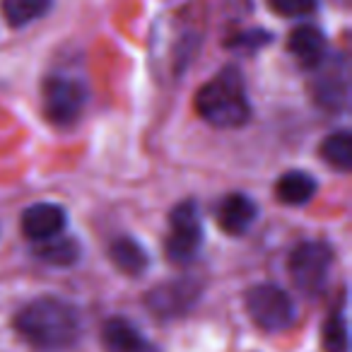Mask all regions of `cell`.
<instances>
[{
	"label": "cell",
	"instance_id": "cell-1",
	"mask_svg": "<svg viewBox=\"0 0 352 352\" xmlns=\"http://www.w3.org/2000/svg\"><path fill=\"white\" fill-rule=\"evenodd\" d=\"M15 331L41 350H63L80 338V314L60 297H36L17 311Z\"/></svg>",
	"mask_w": 352,
	"mask_h": 352
},
{
	"label": "cell",
	"instance_id": "cell-2",
	"mask_svg": "<svg viewBox=\"0 0 352 352\" xmlns=\"http://www.w3.org/2000/svg\"><path fill=\"white\" fill-rule=\"evenodd\" d=\"M196 111L215 128H239L249 121L251 104L241 73L236 68H222L196 92Z\"/></svg>",
	"mask_w": 352,
	"mask_h": 352
},
{
	"label": "cell",
	"instance_id": "cell-3",
	"mask_svg": "<svg viewBox=\"0 0 352 352\" xmlns=\"http://www.w3.org/2000/svg\"><path fill=\"white\" fill-rule=\"evenodd\" d=\"M333 265V249L326 241H302L292 249L287 261L289 278H292L294 287L299 292L309 294H321L328 285V275H331Z\"/></svg>",
	"mask_w": 352,
	"mask_h": 352
},
{
	"label": "cell",
	"instance_id": "cell-4",
	"mask_svg": "<svg viewBox=\"0 0 352 352\" xmlns=\"http://www.w3.org/2000/svg\"><path fill=\"white\" fill-rule=\"evenodd\" d=\"M203 244L201 210L196 201H184L169 215V236H166V258L176 265L191 263Z\"/></svg>",
	"mask_w": 352,
	"mask_h": 352
},
{
	"label": "cell",
	"instance_id": "cell-5",
	"mask_svg": "<svg viewBox=\"0 0 352 352\" xmlns=\"http://www.w3.org/2000/svg\"><path fill=\"white\" fill-rule=\"evenodd\" d=\"M244 302L251 321L263 331H287L297 321V307H294L292 297L275 285H256L246 292Z\"/></svg>",
	"mask_w": 352,
	"mask_h": 352
},
{
	"label": "cell",
	"instance_id": "cell-6",
	"mask_svg": "<svg viewBox=\"0 0 352 352\" xmlns=\"http://www.w3.org/2000/svg\"><path fill=\"white\" fill-rule=\"evenodd\" d=\"M309 92L316 107L333 113L342 111L350 99V63L345 56L323 58L318 65H314Z\"/></svg>",
	"mask_w": 352,
	"mask_h": 352
},
{
	"label": "cell",
	"instance_id": "cell-7",
	"mask_svg": "<svg viewBox=\"0 0 352 352\" xmlns=\"http://www.w3.org/2000/svg\"><path fill=\"white\" fill-rule=\"evenodd\" d=\"M44 116L54 126H70L80 118L87 104V89L80 80L68 75H49L41 85Z\"/></svg>",
	"mask_w": 352,
	"mask_h": 352
},
{
	"label": "cell",
	"instance_id": "cell-8",
	"mask_svg": "<svg viewBox=\"0 0 352 352\" xmlns=\"http://www.w3.org/2000/svg\"><path fill=\"white\" fill-rule=\"evenodd\" d=\"M198 297V285L193 280H174V283L160 285L147 294V307L155 316H179L184 314Z\"/></svg>",
	"mask_w": 352,
	"mask_h": 352
},
{
	"label": "cell",
	"instance_id": "cell-9",
	"mask_svg": "<svg viewBox=\"0 0 352 352\" xmlns=\"http://www.w3.org/2000/svg\"><path fill=\"white\" fill-rule=\"evenodd\" d=\"M20 227L27 239L41 244L65 230V210L56 203H34L22 212Z\"/></svg>",
	"mask_w": 352,
	"mask_h": 352
},
{
	"label": "cell",
	"instance_id": "cell-10",
	"mask_svg": "<svg viewBox=\"0 0 352 352\" xmlns=\"http://www.w3.org/2000/svg\"><path fill=\"white\" fill-rule=\"evenodd\" d=\"M102 345L107 352H157V347L128 318L113 316L102 328Z\"/></svg>",
	"mask_w": 352,
	"mask_h": 352
},
{
	"label": "cell",
	"instance_id": "cell-11",
	"mask_svg": "<svg viewBox=\"0 0 352 352\" xmlns=\"http://www.w3.org/2000/svg\"><path fill=\"white\" fill-rule=\"evenodd\" d=\"M256 217H258V208L244 193H230L217 208V222L232 236L246 234L256 222Z\"/></svg>",
	"mask_w": 352,
	"mask_h": 352
},
{
	"label": "cell",
	"instance_id": "cell-12",
	"mask_svg": "<svg viewBox=\"0 0 352 352\" xmlns=\"http://www.w3.org/2000/svg\"><path fill=\"white\" fill-rule=\"evenodd\" d=\"M287 51L299 60L302 68L311 70L326 58V36L314 25H299L289 32L287 36Z\"/></svg>",
	"mask_w": 352,
	"mask_h": 352
},
{
	"label": "cell",
	"instance_id": "cell-13",
	"mask_svg": "<svg viewBox=\"0 0 352 352\" xmlns=\"http://www.w3.org/2000/svg\"><path fill=\"white\" fill-rule=\"evenodd\" d=\"M316 193V182L307 171H285L275 184V196L285 206H304Z\"/></svg>",
	"mask_w": 352,
	"mask_h": 352
},
{
	"label": "cell",
	"instance_id": "cell-14",
	"mask_svg": "<svg viewBox=\"0 0 352 352\" xmlns=\"http://www.w3.org/2000/svg\"><path fill=\"white\" fill-rule=\"evenodd\" d=\"M109 258L113 261L118 270H123L126 275H140L147 268V254L135 239L131 236H121L109 246Z\"/></svg>",
	"mask_w": 352,
	"mask_h": 352
},
{
	"label": "cell",
	"instance_id": "cell-15",
	"mask_svg": "<svg viewBox=\"0 0 352 352\" xmlns=\"http://www.w3.org/2000/svg\"><path fill=\"white\" fill-rule=\"evenodd\" d=\"M321 157L333 169L347 171L352 169V135L350 131H336L321 142Z\"/></svg>",
	"mask_w": 352,
	"mask_h": 352
},
{
	"label": "cell",
	"instance_id": "cell-16",
	"mask_svg": "<svg viewBox=\"0 0 352 352\" xmlns=\"http://www.w3.org/2000/svg\"><path fill=\"white\" fill-rule=\"evenodd\" d=\"M51 0H0V10L10 27H25L49 12Z\"/></svg>",
	"mask_w": 352,
	"mask_h": 352
},
{
	"label": "cell",
	"instance_id": "cell-17",
	"mask_svg": "<svg viewBox=\"0 0 352 352\" xmlns=\"http://www.w3.org/2000/svg\"><path fill=\"white\" fill-rule=\"evenodd\" d=\"M36 256L51 265H70L80 258V246H78V241L70 239V236L58 234V236H54V239L41 241V244L36 246Z\"/></svg>",
	"mask_w": 352,
	"mask_h": 352
},
{
	"label": "cell",
	"instance_id": "cell-18",
	"mask_svg": "<svg viewBox=\"0 0 352 352\" xmlns=\"http://www.w3.org/2000/svg\"><path fill=\"white\" fill-rule=\"evenodd\" d=\"M347 318L345 309L338 307L323 323V350L326 352H347Z\"/></svg>",
	"mask_w": 352,
	"mask_h": 352
},
{
	"label": "cell",
	"instance_id": "cell-19",
	"mask_svg": "<svg viewBox=\"0 0 352 352\" xmlns=\"http://www.w3.org/2000/svg\"><path fill=\"white\" fill-rule=\"evenodd\" d=\"M268 6L283 17H304L316 10V0H268Z\"/></svg>",
	"mask_w": 352,
	"mask_h": 352
}]
</instances>
